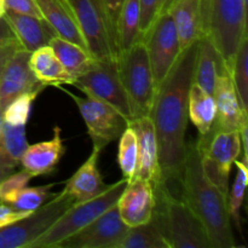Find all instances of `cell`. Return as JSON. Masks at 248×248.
<instances>
[{
  "label": "cell",
  "instance_id": "cell-1",
  "mask_svg": "<svg viewBox=\"0 0 248 248\" xmlns=\"http://www.w3.org/2000/svg\"><path fill=\"white\" fill-rule=\"evenodd\" d=\"M198 43L184 48L155 92L149 118L157 142L160 181L172 193L182 195L181 181L186 161L188 98L198 55Z\"/></svg>",
  "mask_w": 248,
  "mask_h": 248
},
{
  "label": "cell",
  "instance_id": "cell-2",
  "mask_svg": "<svg viewBox=\"0 0 248 248\" xmlns=\"http://www.w3.org/2000/svg\"><path fill=\"white\" fill-rule=\"evenodd\" d=\"M182 198L202 223L212 248H235L228 195L205 176L196 142L186 143L181 181Z\"/></svg>",
  "mask_w": 248,
  "mask_h": 248
},
{
  "label": "cell",
  "instance_id": "cell-3",
  "mask_svg": "<svg viewBox=\"0 0 248 248\" xmlns=\"http://www.w3.org/2000/svg\"><path fill=\"white\" fill-rule=\"evenodd\" d=\"M154 218L171 248H212L206 230L182 196L166 188L161 181L153 184Z\"/></svg>",
  "mask_w": 248,
  "mask_h": 248
},
{
  "label": "cell",
  "instance_id": "cell-4",
  "mask_svg": "<svg viewBox=\"0 0 248 248\" xmlns=\"http://www.w3.org/2000/svg\"><path fill=\"white\" fill-rule=\"evenodd\" d=\"M245 0H203V35H207L232 72L242 38L247 34Z\"/></svg>",
  "mask_w": 248,
  "mask_h": 248
},
{
  "label": "cell",
  "instance_id": "cell-5",
  "mask_svg": "<svg viewBox=\"0 0 248 248\" xmlns=\"http://www.w3.org/2000/svg\"><path fill=\"white\" fill-rule=\"evenodd\" d=\"M127 179L121 178L110 184L98 196L90 200L74 202L35 242L31 248H55L82 228L89 225L106 211L116 205L124 189L127 186Z\"/></svg>",
  "mask_w": 248,
  "mask_h": 248
},
{
  "label": "cell",
  "instance_id": "cell-6",
  "mask_svg": "<svg viewBox=\"0 0 248 248\" xmlns=\"http://www.w3.org/2000/svg\"><path fill=\"white\" fill-rule=\"evenodd\" d=\"M74 11L86 47L98 61L118 62L120 48L116 23L104 0H68Z\"/></svg>",
  "mask_w": 248,
  "mask_h": 248
},
{
  "label": "cell",
  "instance_id": "cell-7",
  "mask_svg": "<svg viewBox=\"0 0 248 248\" xmlns=\"http://www.w3.org/2000/svg\"><path fill=\"white\" fill-rule=\"evenodd\" d=\"M118 72L130 99L133 119L149 115L156 89L144 41H137L120 53Z\"/></svg>",
  "mask_w": 248,
  "mask_h": 248
},
{
  "label": "cell",
  "instance_id": "cell-8",
  "mask_svg": "<svg viewBox=\"0 0 248 248\" xmlns=\"http://www.w3.org/2000/svg\"><path fill=\"white\" fill-rule=\"evenodd\" d=\"M196 147L205 176L228 195L230 172L242 150L240 131H220L212 127L207 135L199 136Z\"/></svg>",
  "mask_w": 248,
  "mask_h": 248
},
{
  "label": "cell",
  "instance_id": "cell-9",
  "mask_svg": "<svg viewBox=\"0 0 248 248\" xmlns=\"http://www.w3.org/2000/svg\"><path fill=\"white\" fill-rule=\"evenodd\" d=\"M74 200L65 191L56 194L38 210L17 222L0 228V248H31L70 206Z\"/></svg>",
  "mask_w": 248,
  "mask_h": 248
},
{
  "label": "cell",
  "instance_id": "cell-10",
  "mask_svg": "<svg viewBox=\"0 0 248 248\" xmlns=\"http://www.w3.org/2000/svg\"><path fill=\"white\" fill-rule=\"evenodd\" d=\"M142 40L147 47L155 89H157L183 51L171 15L167 11L157 15Z\"/></svg>",
  "mask_w": 248,
  "mask_h": 248
},
{
  "label": "cell",
  "instance_id": "cell-11",
  "mask_svg": "<svg viewBox=\"0 0 248 248\" xmlns=\"http://www.w3.org/2000/svg\"><path fill=\"white\" fill-rule=\"evenodd\" d=\"M73 86L113 107L127 123L133 119L130 99L119 77L118 62L98 61L91 70L75 79Z\"/></svg>",
  "mask_w": 248,
  "mask_h": 248
},
{
  "label": "cell",
  "instance_id": "cell-12",
  "mask_svg": "<svg viewBox=\"0 0 248 248\" xmlns=\"http://www.w3.org/2000/svg\"><path fill=\"white\" fill-rule=\"evenodd\" d=\"M75 102L82 120L86 125L87 133L93 142V147L103 150L110 142L119 140L128 123L113 107L96 97H79L65 91Z\"/></svg>",
  "mask_w": 248,
  "mask_h": 248
},
{
  "label": "cell",
  "instance_id": "cell-13",
  "mask_svg": "<svg viewBox=\"0 0 248 248\" xmlns=\"http://www.w3.org/2000/svg\"><path fill=\"white\" fill-rule=\"evenodd\" d=\"M130 227L123 222L114 205L74 235L60 242L56 248H118Z\"/></svg>",
  "mask_w": 248,
  "mask_h": 248
},
{
  "label": "cell",
  "instance_id": "cell-14",
  "mask_svg": "<svg viewBox=\"0 0 248 248\" xmlns=\"http://www.w3.org/2000/svg\"><path fill=\"white\" fill-rule=\"evenodd\" d=\"M120 217L127 227L145 224L155 210V194L152 182L131 179L116 202Z\"/></svg>",
  "mask_w": 248,
  "mask_h": 248
},
{
  "label": "cell",
  "instance_id": "cell-15",
  "mask_svg": "<svg viewBox=\"0 0 248 248\" xmlns=\"http://www.w3.org/2000/svg\"><path fill=\"white\" fill-rule=\"evenodd\" d=\"M31 52L19 47L5 65L0 77V106L6 108L17 96L40 86L29 64Z\"/></svg>",
  "mask_w": 248,
  "mask_h": 248
},
{
  "label": "cell",
  "instance_id": "cell-16",
  "mask_svg": "<svg viewBox=\"0 0 248 248\" xmlns=\"http://www.w3.org/2000/svg\"><path fill=\"white\" fill-rule=\"evenodd\" d=\"M137 138V165L132 179L149 181L152 184L160 179L157 142L154 125L149 115L136 118L128 123Z\"/></svg>",
  "mask_w": 248,
  "mask_h": 248
},
{
  "label": "cell",
  "instance_id": "cell-17",
  "mask_svg": "<svg viewBox=\"0 0 248 248\" xmlns=\"http://www.w3.org/2000/svg\"><path fill=\"white\" fill-rule=\"evenodd\" d=\"M213 98L216 102V120L212 127L215 130L240 131L245 124H248V114L240 106L230 73L220 74L217 78Z\"/></svg>",
  "mask_w": 248,
  "mask_h": 248
},
{
  "label": "cell",
  "instance_id": "cell-18",
  "mask_svg": "<svg viewBox=\"0 0 248 248\" xmlns=\"http://www.w3.org/2000/svg\"><path fill=\"white\" fill-rule=\"evenodd\" d=\"M64 152L61 128L55 126L51 140L27 147L22 155L21 166L31 173V177L47 176L56 171Z\"/></svg>",
  "mask_w": 248,
  "mask_h": 248
},
{
  "label": "cell",
  "instance_id": "cell-19",
  "mask_svg": "<svg viewBox=\"0 0 248 248\" xmlns=\"http://www.w3.org/2000/svg\"><path fill=\"white\" fill-rule=\"evenodd\" d=\"M167 12L174 22L182 50L203 36V0H172Z\"/></svg>",
  "mask_w": 248,
  "mask_h": 248
},
{
  "label": "cell",
  "instance_id": "cell-20",
  "mask_svg": "<svg viewBox=\"0 0 248 248\" xmlns=\"http://www.w3.org/2000/svg\"><path fill=\"white\" fill-rule=\"evenodd\" d=\"M2 17L9 23L21 47L31 53L36 48L48 45L51 39L56 35L50 24L40 17L17 14L7 10Z\"/></svg>",
  "mask_w": 248,
  "mask_h": 248
},
{
  "label": "cell",
  "instance_id": "cell-21",
  "mask_svg": "<svg viewBox=\"0 0 248 248\" xmlns=\"http://www.w3.org/2000/svg\"><path fill=\"white\" fill-rule=\"evenodd\" d=\"M102 150L93 147L86 161L78 169L65 183L63 191L70 195L74 202L90 200L103 193L109 186L103 182L98 169V159Z\"/></svg>",
  "mask_w": 248,
  "mask_h": 248
},
{
  "label": "cell",
  "instance_id": "cell-22",
  "mask_svg": "<svg viewBox=\"0 0 248 248\" xmlns=\"http://www.w3.org/2000/svg\"><path fill=\"white\" fill-rule=\"evenodd\" d=\"M43 18L55 31L56 35L86 48L74 11L68 0H35Z\"/></svg>",
  "mask_w": 248,
  "mask_h": 248
},
{
  "label": "cell",
  "instance_id": "cell-23",
  "mask_svg": "<svg viewBox=\"0 0 248 248\" xmlns=\"http://www.w3.org/2000/svg\"><path fill=\"white\" fill-rule=\"evenodd\" d=\"M230 73L225 65L222 56L207 35L199 39L198 55L194 70V82L207 93L212 94L215 91L216 81L220 74Z\"/></svg>",
  "mask_w": 248,
  "mask_h": 248
},
{
  "label": "cell",
  "instance_id": "cell-24",
  "mask_svg": "<svg viewBox=\"0 0 248 248\" xmlns=\"http://www.w3.org/2000/svg\"><path fill=\"white\" fill-rule=\"evenodd\" d=\"M31 72L44 86L73 85L74 80L61 64L55 51L50 45L36 48L29 58Z\"/></svg>",
  "mask_w": 248,
  "mask_h": 248
},
{
  "label": "cell",
  "instance_id": "cell-25",
  "mask_svg": "<svg viewBox=\"0 0 248 248\" xmlns=\"http://www.w3.org/2000/svg\"><path fill=\"white\" fill-rule=\"evenodd\" d=\"M48 45L55 51L61 64L63 65V68L67 70V73L73 78L74 81L75 79L91 70L98 63V60L92 56L89 50L57 35L51 39Z\"/></svg>",
  "mask_w": 248,
  "mask_h": 248
},
{
  "label": "cell",
  "instance_id": "cell-26",
  "mask_svg": "<svg viewBox=\"0 0 248 248\" xmlns=\"http://www.w3.org/2000/svg\"><path fill=\"white\" fill-rule=\"evenodd\" d=\"M188 115L198 128L199 136L207 135L216 120L215 98L195 82L191 84L189 91Z\"/></svg>",
  "mask_w": 248,
  "mask_h": 248
},
{
  "label": "cell",
  "instance_id": "cell-27",
  "mask_svg": "<svg viewBox=\"0 0 248 248\" xmlns=\"http://www.w3.org/2000/svg\"><path fill=\"white\" fill-rule=\"evenodd\" d=\"M140 0H124L116 18V34L120 53L140 40Z\"/></svg>",
  "mask_w": 248,
  "mask_h": 248
},
{
  "label": "cell",
  "instance_id": "cell-28",
  "mask_svg": "<svg viewBox=\"0 0 248 248\" xmlns=\"http://www.w3.org/2000/svg\"><path fill=\"white\" fill-rule=\"evenodd\" d=\"M118 248H171L161 228L154 218L127 230Z\"/></svg>",
  "mask_w": 248,
  "mask_h": 248
},
{
  "label": "cell",
  "instance_id": "cell-29",
  "mask_svg": "<svg viewBox=\"0 0 248 248\" xmlns=\"http://www.w3.org/2000/svg\"><path fill=\"white\" fill-rule=\"evenodd\" d=\"M53 186H55V184L31 186V188L24 186V188L18 189V190L6 195L1 201L10 205L15 210L33 212L56 195L51 191Z\"/></svg>",
  "mask_w": 248,
  "mask_h": 248
},
{
  "label": "cell",
  "instance_id": "cell-30",
  "mask_svg": "<svg viewBox=\"0 0 248 248\" xmlns=\"http://www.w3.org/2000/svg\"><path fill=\"white\" fill-rule=\"evenodd\" d=\"M232 79L242 110L248 114V34L242 38L232 68Z\"/></svg>",
  "mask_w": 248,
  "mask_h": 248
},
{
  "label": "cell",
  "instance_id": "cell-31",
  "mask_svg": "<svg viewBox=\"0 0 248 248\" xmlns=\"http://www.w3.org/2000/svg\"><path fill=\"white\" fill-rule=\"evenodd\" d=\"M234 165L236 166V176L232 183L230 194H228V210H229L230 217L234 220L235 224L240 227V212H241L242 203L245 199V191L248 183V167L247 159L235 160Z\"/></svg>",
  "mask_w": 248,
  "mask_h": 248
},
{
  "label": "cell",
  "instance_id": "cell-32",
  "mask_svg": "<svg viewBox=\"0 0 248 248\" xmlns=\"http://www.w3.org/2000/svg\"><path fill=\"white\" fill-rule=\"evenodd\" d=\"M46 86H44V85H40V86L35 87L31 91L19 94L11 103L7 104L4 110V123L15 126L27 125V121H28L29 114H31V106H33L34 101L39 96V93Z\"/></svg>",
  "mask_w": 248,
  "mask_h": 248
},
{
  "label": "cell",
  "instance_id": "cell-33",
  "mask_svg": "<svg viewBox=\"0 0 248 248\" xmlns=\"http://www.w3.org/2000/svg\"><path fill=\"white\" fill-rule=\"evenodd\" d=\"M118 162L124 178L131 181L137 165V138L133 128L128 125L119 138Z\"/></svg>",
  "mask_w": 248,
  "mask_h": 248
},
{
  "label": "cell",
  "instance_id": "cell-34",
  "mask_svg": "<svg viewBox=\"0 0 248 248\" xmlns=\"http://www.w3.org/2000/svg\"><path fill=\"white\" fill-rule=\"evenodd\" d=\"M160 1L161 0H140V40L143 36L147 34L149 28L152 27L153 22L157 17L160 12Z\"/></svg>",
  "mask_w": 248,
  "mask_h": 248
},
{
  "label": "cell",
  "instance_id": "cell-35",
  "mask_svg": "<svg viewBox=\"0 0 248 248\" xmlns=\"http://www.w3.org/2000/svg\"><path fill=\"white\" fill-rule=\"evenodd\" d=\"M31 178L33 177L31 173H28L26 170H22L19 172H14L6 178L2 179L0 182V201L9 194L27 186V184L29 183Z\"/></svg>",
  "mask_w": 248,
  "mask_h": 248
},
{
  "label": "cell",
  "instance_id": "cell-36",
  "mask_svg": "<svg viewBox=\"0 0 248 248\" xmlns=\"http://www.w3.org/2000/svg\"><path fill=\"white\" fill-rule=\"evenodd\" d=\"M4 4L7 11L31 15V16L43 18L35 0H4Z\"/></svg>",
  "mask_w": 248,
  "mask_h": 248
},
{
  "label": "cell",
  "instance_id": "cell-37",
  "mask_svg": "<svg viewBox=\"0 0 248 248\" xmlns=\"http://www.w3.org/2000/svg\"><path fill=\"white\" fill-rule=\"evenodd\" d=\"M31 212H24V211H18L12 208L7 203L0 201V228L7 227L12 223L17 222L21 218L28 216Z\"/></svg>",
  "mask_w": 248,
  "mask_h": 248
},
{
  "label": "cell",
  "instance_id": "cell-38",
  "mask_svg": "<svg viewBox=\"0 0 248 248\" xmlns=\"http://www.w3.org/2000/svg\"><path fill=\"white\" fill-rule=\"evenodd\" d=\"M19 47H21V45H19L18 41H17L16 39V40L6 44V45H4L0 48V77H1V73L2 70H4L5 65H6L7 61L11 58V56L15 53V51Z\"/></svg>",
  "mask_w": 248,
  "mask_h": 248
},
{
  "label": "cell",
  "instance_id": "cell-39",
  "mask_svg": "<svg viewBox=\"0 0 248 248\" xmlns=\"http://www.w3.org/2000/svg\"><path fill=\"white\" fill-rule=\"evenodd\" d=\"M14 40H16V38H15L9 23H7L4 17H0V48Z\"/></svg>",
  "mask_w": 248,
  "mask_h": 248
},
{
  "label": "cell",
  "instance_id": "cell-40",
  "mask_svg": "<svg viewBox=\"0 0 248 248\" xmlns=\"http://www.w3.org/2000/svg\"><path fill=\"white\" fill-rule=\"evenodd\" d=\"M104 2H106V5H107V7H108L109 12H110L111 17H113V19L115 21V23H116V18H118L119 11H120L121 5H123L124 0H104Z\"/></svg>",
  "mask_w": 248,
  "mask_h": 248
},
{
  "label": "cell",
  "instance_id": "cell-41",
  "mask_svg": "<svg viewBox=\"0 0 248 248\" xmlns=\"http://www.w3.org/2000/svg\"><path fill=\"white\" fill-rule=\"evenodd\" d=\"M171 1H172V0H161V1H160V12H159V14L167 11V9H169Z\"/></svg>",
  "mask_w": 248,
  "mask_h": 248
},
{
  "label": "cell",
  "instance_id": "cell-42",
  "mask_svg": "<svg viewBox=\"0 0 248 248\" xmlns=\"http://www.w3.org/2000/svg\"><path fill=\"white\" fill-rule=\"evenodd\" d=\"M4 110L5 109L0 106V138H1L2 133V126H4Z\"/></svg>",
  "mask_w": 248,
  "mask_h": 248
},
{
  "label": "cell",
  "instance_id": "cell-43",
  "mask_svg": "<svg viewBox=\"0 0 248 248\" xmlns=\"http://www.w3.org/2000/svg\"><path fill=\"white\" fill-rule=\"evenodd\" d=\"M5 11H6V9H5L4 0H0V17H2V16H4Z\"/></svg>",
  "mask_w": 248,
  "mask_h": 248
}]
</instances>
